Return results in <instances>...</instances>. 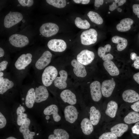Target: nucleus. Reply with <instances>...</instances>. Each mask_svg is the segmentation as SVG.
Masks as SVG:
<instances>
[{"instance_id":"obj_30","label":"nucleus","mask_w":139,"mask_h":139,"mask_svg":"<svg viewBox=\"0 0 139 139\" xmlns=\"http://www.w3.org/2000/svg\"><path fill=\"white\" fill-rule=\"evenodd\" d=\"M25 111V108L23 106H19L17 109L16 122L17 125L19 126H21L27 118V114L24 113Z\"/></svg>"},{"instance_id":"obj_12","label":"nucleus","mask_w":139,"mask_h":139,"mask_svg":"<svg viewBox=\"0 0 139 139\" xmlns=\"http://www.w3.org/2000/svg\"><path fill=\"white\" fill-rule=\"evenodd\" d=\"M55 128L53 133L49 135L48 139H69L68 131L72 129L63 125L55 126Z\"/></svg>"},{"instance_id":"obj_49","label":"nucleus","mask_w":139,"mask_h":139,"mask_svg":"<svg viewBox=\"0 0 139 139\" xmlns=\"http://www.w3.org/2000/svg\"><path fill=\"white\" fill-rule=\"evenodd\" d=\"M137 57V54L135 53H132L130 54V58L133 60H135Z\"/></svg>"},{"instance_id":"obj_25","label":"nucleus","mask_w":139,"mask_h":139,"mask_svg":"<svg viewBox=\"0 0 139 139\" xmlns=\"http://www.w3.org/2000/svg\"><path fill=\"white\" fill-rule=\"evenodd\" d=\"M134 21L132 19L126 18L122 19L120 23L117 24L116 29L118 31L124 32L128 31L131 28V25L133 23Z\"/></svg>"},{"instance_id":"obj_9","label":"nucleus","mask_w":139,"mask_h":139,"mask_svg":"<svg viewBox=\"0 0 139 139\" xmlns=\"http://www.w3.org/2000/svg\"><path fill=\"white\" fill-rule=\"evenodd\" d=\"M17 83L14 78L6 71L4 75L0 77V94L3 95L13 89Z\"/></svg>"},{"instance_id":"obj_42","label":"nucleus","mask_w":139,"mask_h":139,"mask_svg":"<svg viewBox=\"0 0 139 139\" xmlns=\"http://www.w3.org/2000/svg\"><path fill=\"white\" fill-rule=\"evenodd\" d=\"M131 108L136 112H139V101L134 103L131 106Z\"/></svg>"},{"instance_id":"obj_51","label":"nucleus","mask_w":139,"mask_h":139,"mask_svg":"<svg viewBox=\"0 0 139 139\" xmlns=\"http://www.w3.org/2000/svg\"><path fill=\"white\" fill-rule=\"evenodd\" d=\"M6 139H17L16 138L12 136L9 137Z\"/></svg>"},{"instance_id":"obj_17","label":"nucleus","mask_w":139,"mask_h":139,"mask_svg":"<svg viewBox=\"0 0 139 139\" xmlns=\"http://www.w3.org/2000/svg\"><path fill=\"white\" fill-rule=\"evenodd\" d=\"M59 28L56 24L49 22L42 24L40 28V32L43 36L49 37L57 34Z\"/></svg>"},{"instance_id":"obj_47","label":"nucleus","mask_w":139,"mask_h":139,"mask_svg":"<svg viewBox=\"0 0 139 139\" xmlns=\"http://www.w3.org/2000/svg\"><path fill=\"white\" fill-rule=\"evenodd\" d=\"M126 1V0H115V2L117 4L118 6L123 5L125 3Z\"/></svg>"},{"instance_id":"obj_53","label":"nucleus","mask_w":139,"mask_h":139,"mask_svg":"<svg viewBox=\"0 0 139 139\" xmlns=\"http://www.w3.org/2000/svg\"><path fill=\"white\" fill-rule=\"evenodd\" d=\"M108 13H109V14H110V12H108Z\"/></svg>"},{"instance_id":"obj_34","label":"nucleus","mask_w":139,"mask_h":139,"mask_svg":"<svg viewBox=\"0 0 139 139\" xmlns=\"http://www.w3.org/2000/svg\"><path fill=\"white\" fill-rule=\"evenodd\" d=\"M46 1L49 4L59 8L64 7L66 4L65 0H47Z\"/></svg>"},{"instance_id":"obj_1","label":"nucleus","mask_w":139,"mask_h":139,"mask_svg":"<svg viewBox=\"0 0 139 139\" xmlns=\"http://www.w3.org/2000/svg\"><path fill=\"white\" fill-rule=\"evenodd\" d=\"M54 95L60 105H72L86 108L79 86H73L57 92Z\"/></svg>"},{"instance_id":"obj_28","label":"nucleus","mask_w":139,"mask_h":139,"mask_svg":"<svg viewBox=\"0 0 139 139\" xmlns=\"http://www.w3.org/2000/svg\"><path fill=\"white\" fill-rule=\"evenodd\" d=\"M112 42L117 44V48L119 51H121L125 49L126 47L128 42L125 38L118 36H115L111 39Z\"/></svg>"},{"instance_id":"obj_40","label":"nucleus","mask_w":139,"mask_h":139,"mask_svg":"<svg viewBox=\"0 0 139 139\" xmlns=\"http://www.w3.org/2000/svg\"><path fill=\"white\" fill-rule=\"evenodd\" d=\"M132 132L134 134H139V122L136 123L132 127Z\"/></svg>"},{"instance_id":"obj_39","label":"nucleus","mask_w":139,"mask_h":139,"mask_svg":"<svg viewBox=\"0 0 139 139\" xmlns=\"http://www.w3.org/2000/svg\"><path fill=\"white\" fill-rule=\"evenodd\" d=\"M7 121L4 116L0 112V128L4 127L6 125Z\"/></svg>"},{"instance_id":"obj_22","label":"nucleus","mask_w":139,"mask_h":139,"mask_svg":"<svg viewBox=\"0 0 139 139\" xmlns=\"http://www.w3.org/2000/svg\"><path fill=\"white\" fill-rule=\"evenodd\" d=\"M88 111H89L88 113L86 112L89 114L88 115L89 118L93 125H97L101 117V114L99 110L95 106H92L90 107Z\"/></svg>"},{"instance_id":"obj_6","label":"nucleus","mask_w":139,"mask_h":139,"mask_svg":"<svg viewBox=\"0 0 139 139\" xmlns=\"http://www.w3.org/2000/svg\"><path fill=\"white\" fill-rule=\"evenodd\" d=\"M62 63L67 68L74 84L79 86L85 81L88 75L86 66L80 63L76 58H73L68 62Z\"/></svg>"},{"instance_id":"obj_45","label":"nucleus","mask_w":139,"mask_h":139,"mask_svg":"<svg viewBox=\"0 0 139 139\" xmlns=\"http://www.w3.org/2000/svg\"><path fill=\"white\" fill-rule=\"evenodd\" d=\"M133 64L135 68L139 69V56H137Z\"/></svg>"},{"instance_id":"obj_46","label":"nucleus","mask_w":139,"mask_h":139,"mask_svg":"<svg viewBox=\"0 0 139 139\" xmlns=\"http://www.w3.org/2000/svg\"><path fill=\"white\" fill-rule=\"evenodd\" d=\"M118 7L117 4L115 2H113L111 4L109 5V9L110 11H112Z\"/></svg>"},{"instance_id":"obj_19","label":"nucleus","mask_w":139,"mask_h":139,"mask_svg":"<svg viewBox=\"0 0 139 139\" xmlns=\"http://www.w3.org/2000/svg\"><path fill=\"white\" fill-rule=\"evenodd\" d=\"M50 50L56 52H62L65 51L67 47L66 42L61 39H53L50 40L47 44Z\"/></svg>"},{"instance_id":"obj_4","label":"nucleus","mask_w":139,"mask_h":139,"mask_svg":"<svg viewBox=\"0 0 139 139\" xmlns=\"http://www.w3.org/2000/svg\"><path fill=\"white\" fill-rule=\"evenodd\" d=\"M64 118L63 125L75 131L86 109L77 106L60 105Z\"/></svg>"},{"instance_id":"obj_37","label":"nucleus","mask_w":139,"mask_h":139,"mask_svg":"<svg viewBox=\"0 0 139 139\" xmlns=\"http://www.w3.org/2000/svg\"><path fill=\"white\" fill-rule=\"evenodd\" d=\"M10 63L8 60H1L0 62V72H5Z\"/></svg>"},{"instance_id":"obj_27","label":"nucleus","mask_w":139,"mask_h":139,"mask_svg":"<svg viewBox=\"0 0 139 139\" xmlns=\"http://www.w3.org/2000/svg\"><path fill=\"white\" fill-rule=\"evenodd\" d=\"M128 129V125L124 123L117 124L110 129L111 132L115 134L117 137H120L126 132Z\"/></svg>"},{"instance_id":"obj_21","label":"nucleus","mask_w":139,"mask_h":139,"mask_svg":"<svg viewBox=\"0 0 139 139\" xmlns=\"http://www.w3.org/2000/svg\"><path fill=\"white\" fill-rule=\"evenodd\" d=\"M30 122V119L27 118L19 128V131L22 134L24 139H33L35 135L34 132L30 131L29 129Z\"/></svg>"},{"instance_id":"obj_44","label":"nucleus","mask_w":139,"mask_h":139,"mask_svg":"<svg viewBox=\"0 0 139 139\" xmlns=\"http://www.w3.org/2000/svg\"><path fill=\"white\" fill-rule=\"evenodd\" d=\"M103 0H95L94 1V5L95 7H99L103 4Z\"/></svg>"},{"instance_id":"obj_18","label":"nucleus","mask_w":139,"mask_h":139,"mask_svg":"<svg viewBox=\"0 0 139 139\" xmlns=\"http://www.w3.org/2000/svg\"><path fill=\"white\" fill-rule=\"evenodd\" d=\"M9 40L12 45L19 48L25 47L29 42L28 39L26 36L17 34L11 36L9 38Z\"/></svg>"},{"instance_id":"obj_35","label":"nucleus","mask_w":139,"mask_h":139,"mask_svg":"<svg viewBox=\"0 0 139 139\" xmlns=\"http://www.w3.org/2000/svg\"><path fill=\"white\" fill-rule=\"evenodd\" d=\"M111 49V45L109 44L106 45L104 47H99L98 50V55L100 57L102 58L106 55L105 54L106 52L110 51Z\"/></svg>"},{"instance_id":"obj_54","label":"nucleus","mask_w":139,"mask_h":139,"mask_svg":"<svg viewBox=\"0 0 139 139\" xmlns=\"http://www.w3.org/2000/svg\"></svg>"},{"instance_id":"obj_16","label":"nucleus","mask_w":139,"mask_h":139,"mask_svg":"<svg viewBox=\"0 0 139 139\" xmlns=\"http://www.w3.org/2000/svg\"><path fill=\"white\" fill-rule=\"evenodd\" d=\"M89 88L92 100L95 102H99L101 100L102 96L101 85L100 82L98 81L92 82L90 84Z\"/></svg>"},{"instance_id":"obj_2","label":"nucleus","mask_w":139,"mask_h":139,"mask_svg":"<svg viewBox=\"0 0 139 139\" xmlns=\"http://www.w3.org/2000/svg\"><path fill=\"white\" fill-rule=\"evenodd\" d=\"M32 54L30 53L21 55L12 63L11 66L13 77L18 85H20L27 75L30 67L34 60Z\"/></svg>"},{"instance_id":"obj_5","label":"nucleus","mask_w":139,"mask_h":139,"mask_svg":"<svg viewBox=\"0 0 139 139\" xmlns=\"http://www.w3.org/2000/svg\"><path fill=\"white\" fill-rule=\"evenodd\" d=\"M57 63L58 74L49 90L54 95L58 91L75 85L70 78V76L66 67L61 62Z\"/></svg>"},{"instance_id":"obj_32","label":"nucleus","mask_w":139,"mask_h":139,"mask_svg":"<svg viewBox=\"0 0 139 139\" xmlns=\"http://www.w3.org/2000/svg\"><path fill=\"white\" fill-rule=\"evenodd\" d=\"M87 15L92 22L97 24H101L103 23L102 18L98 13L96 12L90 11L87 14Z\"/></svg>"},{"instance_id":"obj_43","label":"nucleus","mask_w":139,"mask_h":139,"mask_svg":"<svg viewBox=\"0 0 139 139\" xmlns=\"http://www.w3.org/2000/svg\"><path fill=\"white\" fill-rule=\"evenodd\" d=\"M73 1L76 3H81L83 4H88L90 1V0H73Z\"/></svg>"},{"instance_id":"obj_33","label":"nucleus","mask_w":139,"mask_h":139,"mask_svg":"<svg viewBox=\"0 0 139 139\" xmlns=\"http://www.w3.org/2000/svg\"><path fill=\"white\" fill-rule=\"evenodd\" d=\"M75 25L78 28L83 29H87L90 27V24L86 20H82L79 17H77L75 20Z\"/></svg>"},{"instance_id":"obj_10","label":"nucleus","mask_w":139,"mask_h":139,"mask_svg":"<svg viewBox=\"0 0 139 139\" xmlns=\"http://www.w3.org/2000/svg\"><path fill=\"white\" fill-rule=\"evenodd\" d=\"M81 131L84 135H88L94 131L93 126L91 123L86 110L79 122L75 131Z\"/></svg>"},{"instance_id":"obj_29","label":"nucleus","mask_w":139,"mask_h":139,"mask_svg":"<svg viewBox=\"0 0 139 139\" xmlns=\"http://www.w3.org/2000/svg\"><path fill=\"white\" fill-rule=\"evenodd\" d=\"M118 107V104L115 101L112 100L110 101L107 104L105 114L110 117H114L116 116Z\"/></svg>"},{"instance_id":"obj_26","label":"nucleus","mask_w":139,"mask_h":139,"mask_svg":"<svg viewBox=\"0 0 139 139\" xmlns=\"http://www.w3.org/2000/svg\"><path fill=\"white\" fill-rule=\"evenodd\" d=\"M104 68L111 76L118 75L119 71L114 63L111 60L105 61L103 63Z\"/></svg>"},{"instance_id":"obj_20","label":"nucleus","mask_w":139,"mask_h":139,"mask_svg":"<svg viewBox=\"0 0 139 139\" xmlns=\"http://www.w3.org/2000/svg\"><path fill=\"white\" fill-rule=\"evenodd\" d=\"M115 85L114 81L112 79L103 81L101 85V91L102 95L109 97L111 95Z\"/></svg>"},{"instance_id":"obj_31","label":"nucleus","mask_w":139,"mask_h":139,"mask_svg":"<svg viewBox=\"0 0 139 139\" xmlns=\"http://www.w3.org/2000/svg\"><path fill=\"white\" fill-rule=\"evenodd\" d=\"M124 122L127 124H133L139 121V113L136 112H129L124 117Z\"/></svg>"},{"instance_id":"obj_14","label":"nucleus","mask_w":139,"mask_h":139,"mask_svg":"<svg viewBox=\"0 0 139 139\" xmlns=\"http://www.w3.org/2000/svg\"><path fill=\"white\" fill-rule=\"evenodd\" d=\"M94 57L95 55L93 52L84 49L77 54L76 58L80 63L86 66L92 63Z\"/></svg>"},{"instance_id":"obj_8","label":"nucleus","mask_w":139,"mask_h":139,"mask_svg":"<svg viewBox=\"0 0 139 139\" xmlns=\"http://www.w3.org/2000/svg\"><path fill=\"white\" fill-rule=\"evenodd\" d=\"M52 58L51 52L49 50H46L39 57L34 60L32 66L37 76L51 64Z\"/></svg>"},{"instance_id":"obj_41","label":"nucleus","mask_w":139,"mask_h":139,"mask_svg":"<svg viewBox=\"0 0 139 139\" xmlns=\"http://www.w3.org/2000/svg\"><path fill=\"white\" fill-rule=\"evenodd\" d=\"M133 11L138 18H139V4H134L132 6Z\"/></svg>"},{"instance_id":"obj_15","label":"nucleus","mask_w":139,"mask_h":139,"mask_svg":"<svg viewBox=\"0 0 139 139\" xmlns=\"http://www.w3.org/2000/svg\"><path fill=\"white\" fill-rule=\"evenodd\" d=\"M23 18V16L21 13L10 11L5 17L4 25L6 28H10L19 23Z\"/></svg>"},{"instance_id":"obj_24","label":"nucleus","mask_w":139,"mask_h":139,"mask_svg":"<svg viewBox=\"0 0 139 139\" xmlns=\"http://www.w3.org/2000/svg\"><path fill=\"white\" fill-rule=\"evenodd\" d=\"M123 100L129 103H132L139 100V95L135 91L127 90L125 91L122 95Z\"/></svg>"},{"instance_id":"obj_38","label":"nucleus","mask_w":139,"mask_h":139,"mask_svg":"<svg viewBox=\"0 0 139 139\" xmlns=\"http://www.w3.org/2000/svg\"><path fill=\"white\" fill-rule=\"evenodd\" d=\"M18 1L23 6L30 7L34 3L33 1L32 0H18Z\"/></svg>"},{"instance_id":"obj_3","label":"nucleus","mask_w":139,"mask_h":139,"mask_svg":"<svg viewBox=\"0 0 139 139\" xmlns=\"http://www.w3.org/2000/svg\"><path fill=\"white\" fill-rule=\"evenodd\" d=\"M43 114L47 126L51 127L63 125L64 118L62 108L56 99L50 102L45 108Z\"/></svg>"},{"instance_id":"obj_48","label":"nucleus","mask_w":139,"mask_h":139,"mask_svg":"<svg viewBox=\"0 0 139 139\" xmlns=\"http://www.w3.org/2000/svg\"><path fill=\"white\" fill-rule=\"evenodd\" d=\"M133 77L135 81L139 84V72L133 75Z\"/></svg>"},{"instance_id":"obj_13","label":"nucleus","mask_w":139,"mask_h":139,"mask_svg":"<svg viewBox=\"0 0 139 139\" xmlns=\"http://www.w3.org/2000/svg\"><path fill=\"white\" fill-rule=\"evenodd\" d=\"M98 33L93 28L83 31L80 36L81 43L84 45H89L95 43L97 40Z\"/></svg>"},{"instance_id":"obj_11","label":"nucleus","mask_w":139,"mask_h":139,"mask_svg":"<svg viewBox=\"0 0 139 139\" xmlns=\"http://www.w3.org/2000/svg\"><path fill=\"white\" fill-rule=\"evenodd\" d=\"M49 90L46 86L35 82L34 94L35 102L39 103L49 100L50 97Z\"/></svg>"},{"instance_id":"obj_23","label":"nucleus","mask_w":139,"mask_h":139,"mask_svg":"<svg viewBox=\"0 0 139 139\" xmlns=\"http://www.w3.org/2000/svg\"><path fill=\"white\" fill-rule=\"evenodd\" d=\"M35 91V82L28 88L25 98V104L26 107L31 108L33 106L35 102L34 94Z\"/></svg>"},{"instance_id":"obj_7","label":"nucleus","mask_w":139,"mask_h":139,"mask_svg":"<svg viewBox=\"0 0 139 139\" xmlns=\"http://www.w3.org/2000/svg\"><path fill=\"white\" fill-rule=\"evenodd\" d=\"M58 73L57 63H51L38 76L37 82L47 87L49 90Z\"/></svg>"},{"instance_id":"obj_50","label":"nucleus","mask_w":139,"mask_h":139,"mask_svg":"<svg viewBox=\"0 0 139 139\" xmlns=\"http://www.w3.org/2000/svg\"><path fill=\"white\" fill-rule=\"evenodd\" d=\"M5 55V52L4 49L2 48H0V57H3Z\"/></svg>"},{"instance_id":"obj_52","label":"nucleus","mask_w":139,"mask_h":139,"mask_svg":"<svg viewBox=\"0 0 139 139\" xmlns=\"http://www.w3.org/2000/svg\"><path fill=\"white\" fill-rule=\"evenodd\" d=\"M117 11L119 12H121L122 11V10L120 8L118 7L117 8Z\"/></svg>"},{"instance_id":"obj_36","label":"nucleus","mask_w":139,"mask_h":139,"mask_svg":"<svg viewBox=\"0 0 139 139\" xmlns=\"http://www.w3.org/2000/svg\"><path fill=\"white\" fill-rule=\"evenodd\" d=\"M117 136L111 132H105L99 137L98 139H117Z\"/></svg>"}]
</instances>
